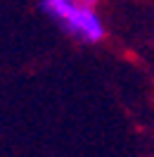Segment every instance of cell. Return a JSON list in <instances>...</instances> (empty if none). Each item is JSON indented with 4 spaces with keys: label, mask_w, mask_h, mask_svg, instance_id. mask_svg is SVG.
Returning <instances> with one entry per match:
<instances>
[{
    "label": "cell",
    "mask_w": 154,
    "mask_h": 157,
    "mask_svg": "<svg viewBox=\"0 0 154 157\" xmlns=\"http://www.w3.org/2000/svg\"><path fill=\"white\" fill-rule=\"evenodd\" d=\"M81 2H83V5H88V7H95V5H100L102 0H81Z\"/></svg>",
    "instance_id": "cell-2"
},
{
    "label": "cell",
    "mask_w": 154,
    "mask_h": 157,
    "mask_svg": "<svg viewBox=\"0 0 154 157\" xmlns=\"http://www.w3.org/2000/svg\"><path fill=\"white\" fill-rule=\"evenodd\" d=\"M40 10L78 43L95 45L107 33L100 12L81 0H40Z\"/></svg>",
    "instance_id": "cell-1"
}]
</instances>
